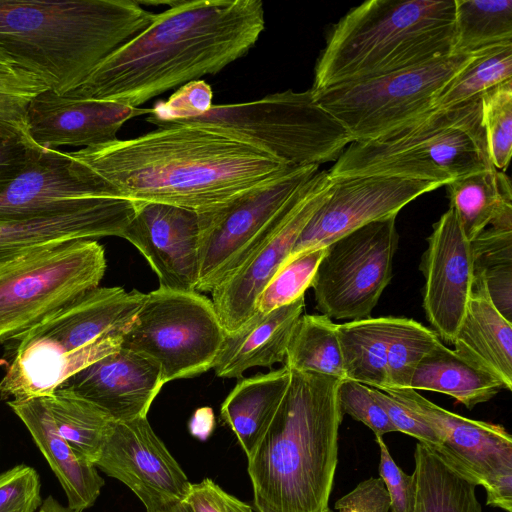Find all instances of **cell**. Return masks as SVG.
<instances>
[{"label":"cell","instance_id":"4","mask_svg":"<svg viewBox=\"0 0 512 512\" xmlns=\"http://www.w3.org/2000/svg\"><path fill=\"white\" fill-rule=\"evenodd\" d=\"M154 15L135 0H0V47L65 95Z\"/></svg>","mask_w":512,"mask_h":512},{"label":"cell","instance_id":"34","mask_svg":"<svg viewBox=\"0 0 512 512\" xmlns=\"http://www.w3.org/2000/svg\"><path fill=\"white\" fill-rule=\"evenodd\" d=\"M451 55L512 42L511 0H454Z\"/></svg>","mask_w":512,"mask_h":512},{"label":"cell","instance_id":"6","mask_svg":"<svg viewBox=\"0 0 512 512\" xmlns=\"http://www.w3.org/2000/svg\"><path fill=\"white\" fill-rule=\"evenodd\" d=\"M454 0H369L330 30L313 91L419 66L451 55Z\"/></svg>","mask_w":512,"mask_h":512},{"label":"cell","instance_id":"32","mask_svg":"<svg viewBox=\"0 0 512 512\" xmlns=\"http://www.w3.org/2000/svg\"><path fill=\"white\" fill-rule=\"evenodd\" d=\"M44 398L58 433L80 456L94 464L115 420L63 386Z\"/></svg>","mask_w":512,"mask_h":512},{"label":"cell","instance_id":"24","mask_svg":"<svg viewBox=\"0 0 512 512\" xmlns=\"http://www.w3.org/2000/svg\"><path fill=\"white\" fill-rule=\"evenodd\" d=\"M305 307L304 296L268 313L256 312L225 336L213 364L218 377L241 379L252 367L283 363L290 338Z\"/></svg>","mask_w":512,"mask_h":512},{"label":"cell","instance_id":"16","mask_svg":"<svg viewBox=\"0 0 512 512\" xmlns=\"http://www.w3.org/2000/svg\"><path fill=\"white\" fill-rule=\"evenodd\" d=\"M94 465L125 484L147 512L185 500L191 485L147 417L115 421Z\"/></svg>","mask_w":512,"mask_h":512},{"label":"cell","instance_id":"22","mask_svg":"<svg viewBox=\"0 0 512 512\" xmlns=\"http://www.w3.org/2000/svg\"><path fill=\"white\" fill-rule=\"evenodd\" d=\"M434 430L440 453L477 485L498 466L512 461V437L499 424L473 420L448 411L413 389L387 390Z\"/></svg>","mask_w":512,"mask_h":512},{"label":"cell","instance_id":"5","mask_svg":"<svg viewBox=\"0 0 512 512\" xmlns=\"http://www.w3.org/2000/svg\"><path fill=\"white\" fill-rule=\"evenodd\" d=\"M145 294L96 287L8 342L0 399L48 397L70 377L121 347Z\"/></svg>","mask_w":512,"mask_h":512},{"label":"cell","instance_id":"30","mask_svg":"<svg viewBox=\"0 0 512 512\" xmlns=\"http://www.w3.org/2000/svg\"><path fill=\"white\" fill-rule=\"evenodd\" d=\"M503 384L446 347L441 341L421 360L410 389L446 394L471 410L496 396Z\"/></svg>","mask_w":512,"mask_h":512},{"label":"cell","instance_id":"46","mask_svg":"<svg viewBox=\"0 0 512 512\" xmlns=\"http://www.w3.org/2000/svg\"><path fill=\"white\" fill-rule=\"evenodd\" d=\"M185 501L193 512H253L250 505L227 493L209 478L191 483Z\"/></svg>","mask_w":512,"mask_h":512},{"label":"cell","instance_id":"52","mask_svg":"<svg viewBox=\"0 0 512 512\" xmlns=\"http://www.w3.org/2000/svg\"><path fill=\"white\" fill-rule=\"evenodd\" d=\"M157 512H193L185 500L175 502Z\"/></svg>","mask_w":512,"mask_h":512},{"label":"cell","instance_id":"15","mask_svg":"<svg viewBox=\"0 0 512 512\" xmlns=\"http://www.w3.org/2000/svg\"><path fill=\"white\" fill-rule=\"evenodd\" d=\"M442 186L441 182L388 176L335 179L329 197L306 224L288 258L327 247L366 224L397 216L408 203Z\"/></svg>","mask_w":512,"mask_h":512},{"label":"cell","instance_id":"36","mask_svg":"<svg viewBox=\"0 0 512 512\" xmlns=\"http://www.w3.org/2000/svg\"><path fill=\"white\" fill-rule=\"evenodd\" d=\"M474 270L485 279L490 298L511 322L512 229L490 227L470 241Z\"/></svg>","mask_w":512,"mask_h":512},{"label":"cell","instance_id":"10","mask_svg":"<svg viewBox=\"0 0 512 512\" xmlns=\"http://www.w3.org/2000/svg\"><path fill=\"white\" fill-rule=\"evenodd\" d=\"M472 54L449 55L390 74L313 91L353 142L381 139L434 109L445 85Z\"/></svg>","mask_w":512,"mask_h":512},{"label":"cell","instance_id":"39","mask_svg":"<svg viewBox=\"0 0 512 512\" xmlns=\"http://www.w3.org/2000/svg\"><path fill=\"white\" fill-rule=\"evenodd\" d=\"M481 110L491 164L504 172L512 149V80L485 92Z\"/></svg>","mask_w":512,"mask_h":512},{"label":"cell","instance_id":"35","mask_svg":"<svg viewBox=\"0 0 512 512\" xmlns=\"http://www.w3.org/2000/svg\"><path fill=\"white\" fill-rule=\"evenodd\" d=\"M512 80V42L493 45L473 53L468 63L438 94L434 109L460 105Z\"/></svg>","mask_w":512,"mask_h":512},{"label":"cell","instance_id":"18","mask_svg":"<svg viewBox=\"0 0 512 512\" xmlns=\"http://www.w3.org/2000/svg\"><path fill=\"white\" fill-rule=\"evenodd\" d=\"M121 238L146 258L158 276L159 288L196 291L199 277L196 211L158 202H137L135 214Z\"/></svg>","mask_w":512,"mask_h":512},{"label":"cell","instance_id":"41","mask_svg":"<svg viewBox=\"0 0 512 512\" xmlns=\"http://www.w3.org/2000/svg\"><path fill=\"white\" fill-rule=\"evenodd\" d=\"M213 91L204 80H194L178 88L166 101L149 109L146 121L158 127L205 114L212 106Z\"/></svg>","mask_w":512,"mask_h":512},{"label":"cell","instance_id":"40","mask_svg":"<svg viewBox=\"0 0 512 512\" xmlns=\"http://www.w3.org/2000/svg\"><path fill=\"white\" fill-rule=\"evenodd\" d=\"M48 87L27 72L0 73V138L27 139L26 111L29 102Z\"/></svg>","mask_w":512,"mask_h":512},{"label":"cell","instance_id":"53","mask_svg":"<svg viewBox=\"0 0 512 512\" xmlns=\"http://www.w3.org/2000/svg\"><path fill=\"white\" fill-rule=\"evenodd\" d=\"M325 512H333L330 508H328Z\"/></svg>","mask_w":512,"mask_h":512},{"label":"cell","instance_id":"50","mask_svg":"<svg viewBox=\"0 0 512 512\" xmlns=\"http://www.w3.org/2000/svg\"><path fill=\"white\" fill-rule=\"evenodd\" d=\"M38 512H80L70 508L68 505H62L58 500H56L53 496H48L45 500L42 501Z\"/></svg>","mask_w":512,"mask_h":512},{"label":"cell","instance_id":"49","mask_svg":"<svg viewBox=\"0 0 512 512\" xmlns=\"http://www.w3.org/2000/svg\"><path fill=\"white\" fill-rule=\"evenodd\" d=\"M486 491V504L512 512V461L495 468L482 484Z\"/></svg>","mask_w":512,"mask_h":512},{"label":"cell","instance_id":"37","mask_svg":"<svg viewBox=\"0 0 512 512\" xmlns=\"http://www.w3.org/2000/svg\"><path fill=\"white\" fill-rule=\"evenodd\" d=\"M439 342L436 332L421 323L413 319L391 317L385 391L410 389L418 364Z\"/></svg>","mask_w":512,"mask_h":512},{"label":"cell","instance_id":"1","mask_svg":"<svg viewBox=\"0 0 512 512\" xmlns=\"http://www.w3.org/2000/svg\"><path fill=\"white\" fill-rule=\"evenodd\" d=\"M69 154L120 198L196 212L293 167L245 142L192 124L164 125Z\"/></svg>","mask_w":512,"mask_h":512},{"label":"cell","instance_id":"8","mask_svg":"<svg viewBox=\"0 0 512 512\" xmlns=\"http://www.w3.org/2000/svg\"><path fill=\"white\" fill-rule=\"evenodd\" d=\"M172 124L198 125L226 134L293 167L336 161L353 142L342 124L318 104L311 88L213 105L203 115Z\"/></svg>","mask_w":512,"mask_h":512},{"label":"cell","instance_id":"21","mask_svg":"<svg viewBox=\"0 0 512 512\" xmlns=\"http://www.w3.org/2000/svg\"><path fill=\"white\" fill-rule=\"evenodd\" d=\"M137 202L111 197L52 214L0 220V264L66 242L122 234Z\"/></svg>","mask_w":512,"mask_h":512},{"label":"cell","instance_id":"26","mask_svg":"<svg viewBox=\"0 0 512 512\" xmlns=\"http://www.w3.org/2000/svg\"><path fill=\"white\" fill-rule=\"evenodd\" d=\"M512 322L496 308L483 274L474 270L470 297L453 340L454 351L512 389Z\"/></svg>","mask_w":512,"mask_h":512},{"label":"cell","instance_id":"45","mask_svg":"<svg viewBox=\"0 0 512 512\" xmlns=\"http://www.w3.org/2000/svg\"><path fill=\"white\" fill-rule=\"evenodd\" d=\"M380 448L379 475L390 498L391 512H411L414 484L392 458L382 436H375Z\"/></svg>","mask_w":512,"mask_h":512},{"label":"cell","instance_id":"14","mask_svg":"<svg viewBox=\"0 0 512 512\" xmlns=\"http://www.w3.org/2000/svg\"><path fill=\"white\" fill-rule=\"evenodd\" d=\"M327 170L317 171L296 192L265 243L232 276L215 287L212 303L226 333L256 313L257 297L291 254L302 230L331 193Z\"/></svg>","mask_w":512,"mask_h":512},{"label":"cell","instance_id":"44","mask_svg":"<svg viewBox=\"0 0 512 512\" xmlns=\"http://www.w3.org/2000/svg\"><path fill=\"white\" fill-rule=\"evenodd\" d=\"M370 392L385 411L397 432L410 435L418 442L438 450V438L424 419L384 391L370 387Z\"/></svg>","mask_w":512,"mask_h":512},{"label":"cell","instance_id":"11","mask_svg":"<svg viewBox=\"0 0 512 512\" xmlns=\"http://www.w3.org/2000/svg\"><path fill=\"white\" fill-rule=\"evenodd\" d=\"M319 166L290 167L208 210L197 212V292H211L232 276L276 228L290 201Z\"/></svg>","mask_w":512,"mask_h":512},{"label":"cell","instance_id":"9","mask_svg":"<svg viewBox=\"0 0 512 512\" xmlns=\"http://www.w3.org/2000/svg\"><path fill=\"white\" fill-rule=\"evenodd\" d=\"M107 267L93 239L66 242L0 264V344L99 286Z\"/></svg>","mask_w":512,"mask_h":512},{"label":"cell","instance_id":"2","mask_svg":"<svg viewBox=\"0 0 512 512\" xmlns=\"http://www.w3.org/2000/svg\"><path fill=\"white\" fill-rule=\"evenodd\" d=\"M169 4L65 95L138 107L175 87L220 72L245 56L265 27L261 0Z\"/></svg>","mask_w":512,"mask_h":512},{"label":"cell","instance_id":"3","mask_svg":"<svg viewBox=\"0 0 512 512\" xmlns=\"http://www.w3.org/2000/svg\"><path fill=\"white\" fill-rule=\"evenodd\" d=\"M341 381L291 371L284 397L247 456L258 512L329 508L343 418L338 402Z\"/></svg>","mask_w":512,"mask_h":512},{"label":"cell","instance_id":"12","mask_svg":"<svg viewBox=\"0 0 512 512\" xmlns=\"http://www.w3.org/2000/svg\"><path fill=\"white\" fill-rule=\"evenodd\" d=\"M225 336L211 300L199 292L158 288L145 294L121 347L157 363L162 382L213 367Z\"/></svg>","mask_w":512,"mask_h":512},{"label":"cell","instance_id":"43","mask_svg":"<svg viewBox=\"0 0 512 512\" xmlns=\"http://www.w3.org/2000/svg\"><path fill=\"white\" fill-rule=\"evenodd\" d=\"M42 504L37 471L19 464L0 474V512H35Z\"/></svg>","mask_w":512,"mask_h":512},{"label":"cell","instance_id":"25","mask_svg":"<svg viewBox=\"0 0 512 512\" xmlns=\"http://www.w3.org/2000/svg\"><path fill=\"white\" fill-rule=\"evenodd\" d=\"M7 405L24 423L48 462L66 494L68 506L80 512L91 507L105 482L96 466L58 433L45 398L9 400Z\"/></svg>","mask_w":512,"mask_h":512},{"label":"cell","instance_id":"13","mask_svg":"<svg viewBox=\"0 0 512 512\" xmlns=\"http://www.w3.org/2000/svg\"><path fill=\"white\" fill-rule=\"evenodd\" d=\"M398 240L391 216L329 244L311 283L321 314L338 320L369 317L392 278Z\"/></svg>","mask_w":512,"mask_h":512},{"label":"cell","instance_id":"31","mask_svg":"<svg viewBox=\"0 0 512 512\" xmlns=\"http://www.w3.org/2000/svg\"><path fill=\"white\" fill-rule=\"evenodd\" d=\"M390 325L391 317H367L337 324L345 379L385 391Z\"/></svg>","mask_w":512,"mask_h":512},{"label":"cell","instance_id":"48","mask_svg":"<svg viewBox=\"0 0 512 512\" xmlns=\"http://www.w3.org/2000/svg\"><path fill=\"white\" fill-rule=\"evenodd\" d=\"M39 148L32 140L0 138V186L18 175Z\"/></svg>","mask_w":512,"mask_h":512},{"label":"cell","instance_id":"29","mask_svg":"<svg viewBox=\"0 0 512 512\" xmlns=\"http://www.w3.org/2000/svg\"><path fill=\"white\" fill-rule=\"evenodd\" d=\"M412 477L411 512H482L478 485L421 442L415 447Z\"/></svg>","mask_w":512,"mask_h":512},{"label":"cell","instance_id":"27","mask_svg":"<svg viewBox=\"0 0 512 512\" xmlns=\"http://www.w3.org/2000/svg\"><path fill=\"white\" fill-rule=\"evenodd\" d=\"M450 208L472 241L488 225L512 229V188L509 177L494 167L461 176L446 185Z\"/></svg>","mask_w":512,"mask_h":512},{"label":"cell","instance_id":"7","mask_svg":"<svg viewBox=\"0 0 512 512\" xmlns=\"http://www.w3.org/2000/svg\"><path fill=\"white\" fill-rule=\"evenodd\" d=\"M491 167L478 98L433 109L381 139L350 143L328 174L333 180L388 176L446 186Z\"/></svg>","mask_w":512,"mask_h":512},{"label":"cell","instance_id":"28","mask_svg":"<svg viewBox=\"0 0 512 512\" xmlns=\"http://www.w3.org/2000/svg\"><path fill=\"white\" fill-rule=\"evenodd\" d=\"M286 366L238 381L221 405V419L248 456L277 410L289 386Z\"/></svg>","mask_w":512,"mask_h":512},{"label":"cell","instance_id":"17","mask_svg":"<svg viewBox=\"0 0 512 512\" xmlns=\"http://www.w3.org/2000/svg\"><path fill=\"white\" fill-rule=\"evenodd\" d=\"M111 197L118 196L68 151L40 147L18 175L0 186V220L52 214Z\"/></svg>","mask_w":512,"mask_h":512},{"label":"cell","instance_id":"42","mask_svg":"<svg viewBox=\"0 0 512 512\" xmlns=\"http://www.w3.org/2000/svg\"><path fill=\"white\" fill-rule=\"evenodd\" d=\"M338 402L342 414L363 423L375 436L397 432L385 411L370 392V387L352 381L342 380L338 387Z\"/></svg>","mask_w":512,"mask_h":512},{"label":"cell","instance_id":"33","mask_svg":"<svg viewBox=\"0 0 512 512\" xmlns=\"http://www.w3.org/2000/svg\"><path fill=\"white\" fill-rule=\"evenodd\" d=\"M284 366L345 380L337 324L323 314L301 315L287 346Z\"/></svg>","mask_w":512,"mask_h":512},{"label":"cell","instance_id":"19","mask_svg":"<svg viewBox=\"0 0 512 512\" xmlns=\"http://www.w3.org/2000/svg\"><path fill=\"white\" fill-rule=\"evenodd\" d=\"M420 270L426 318L442 340L453 343L470 297L474 266L470 241L452 208L433 225Z\"/></svg>","mask_w":512,"mask_h":512},{"label":"cell","instance_id":"47","mask_svg":"<svg viewBox=\"0 0 512 512\" xmlns=\"http://www.w3.org/2000/svg\"><path fill=\"white\" fill-rule=\"evenodd\" d=\"M338 512H389L390 498L381 478L361 481L335 504Z\"/></svg>","mask_w":512,"mask_h":512},{"label":"cell","instance_id":"38","mask_svg":"<svg viewBox=\"0 0 512 512\" xmlns=\"http://www.w3.org/2000/svg\"><path fill=\"white\" fill-rule=\"evenodd\" d=\"M325 250L326 247L312 249L288 258L257 297L256 312L268 313L304 296Z\"/></svg>","mask_w":512,"mask_h":512},{"label":"cell","instance_id":"51","mask_svg":"<svg viewBox=\"0 0 512 512\" xmlns=\"http://www.w3.org/2000/svg\"><path fill=\"white\" fill-rule=\"evenodd\" d=\"M21 71L25 70L18 67L17 64L0 47V73H15Z\"/></svg>","mask_w":512,"mask_h":512},{"label":"cell","instance_id":"23","mask_svg":"<svg viewBox=\"0 0 512 512\" xmlns=\"http://www.w3.org/2000/svg\"><path fill=\"white\" fill-rule=\"evenodd\" d=\"M163 385L157 363L120 347L70 377L62 386L94 403L115 421H126L147 417Z\"/></svg>","mask_w":512,"mask_h":512},{"label":"cell","instance_id":"20","mask_svg":"<svg viewBox=\"0 0 512 512\" xmlns=\"http://www.w3.org/2000/svg\"><path fill=\"white\" fill-rule=\"evenodd\" d=\"M148 113L149 109L76 99L47 89L31 99L25 121L28 136L42 148L82 149L118 139L117 133L125 122Z\"/></svg>","mask_w":512,"mask_h":512}]
</instances>
